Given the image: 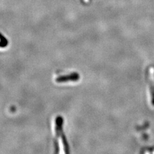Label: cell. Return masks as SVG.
<instances>
[{
    "label": "cell",
    "instance_id": "1",
    "mask_svg": "<svg viewBox=\"0 0 154 154\" xmlns=\"http://www.w3.org/2000/svg\"><path fill=\"white\" fill-rule=\"evenodd\" d=\"M55 141L60 137L62 139V143L63 144V148L65 153H69V146L67 141L64 135L63 132V118L60 116H58L55 119Z\"/></svg>",
    "mask_w": 154,
    "mask_h": 154
},
{
    "label": "cell",
    "instance_id": "2",
    "mask_svg": "<svg viewBox=\"0 0 154 154\" xmlns=\"http://www.w3.org/2000/svg\"><path fill=\"white\" fill-rule=\"evenodd\" d=\"M80 79V75L76 73H73L69 75L58 76L55 81L57 83H66L67 82H76Z\"/></svg>",
    "mask_w": 154,
    "mask_h": 154
}]
</instances>
